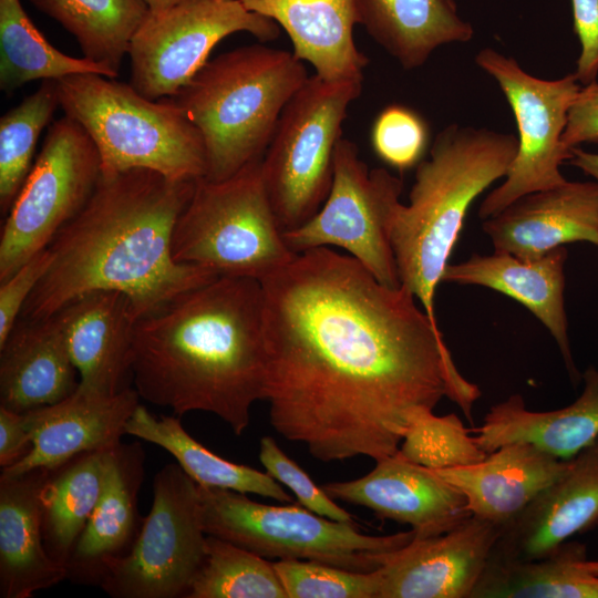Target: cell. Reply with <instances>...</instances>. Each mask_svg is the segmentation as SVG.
Segmentation results:
<instances>
[{
	"label": "cell",
	"mask_w": 598,
	"mask_h": 598,
	"mask_svg": "<svg viewBox=\"0 0 598 598\" xmlns=\"http://www.w3.org/2000/svg\"><path fill=\"white\" fill-rule=\"evenodd\" d=\"M78 41L83 58L120 73L150 9L144 0H30Z\"/></svg>",
	"instance_id": "obj_33"
},
{
	"label": "cell",
	"mask_w": 598,
	"mask_h": 598,
	"mask_svg": "<svg viewBox=\"0 0 598 598\" xmlns=\"http://www.w3.org/2000/svg\"><path fill=\"white\" fill-rule=\"evenodd\" d=\"M60 106L94 142L103 175L147 168L172 179L206 175L203 136L169 97L153 101L130 83L95 73L56 81Z\"/></svg>",
	"instance_id": "obj_6"
},
{
	"label": "cell",
	"mask_w": 598,
	"mask_h": 598,
	"mask_svg": "<svg viewBox=\"0 0 598 598\" xmlns=\"http://www.w3.org/2000/svg\"><path fill=\"white\" fill-rule=\"evenodd\" d=\"M518 140L487 128L451 124L434 138L430 158L417 164L409 204L391 229L400 283L439 327L435 291L473 200L506 176Z\"/></svg>",
	"instance_id": "obj_4"
},
{
	"label": "cell",
	"mask_w": 598,
	"mask_h": 598,
	"mask_svg": "<svg viewBox=\"0 0 598 598\" xmlns=\"http://www.w3.org/2000/svg\"><path fill=\"white\" fill-rule=\"evenodd\" d=\"M567 148L581 143H598V83L585 85L578 92L569 109L567 124L563 134Z\"/></svg>",
	"instance_id": "obj_42"
},
{
	"label": "cell",
	"mask_w": 598,
	"mask_h": 598,
	"mask_svg": "<svg viewBox=\"0 0 598 598\" xmlns=\"http://www.w3.org/2000/svg\"><path fill=\"white\" fill-rule=\"evenodd\" d=\"M32 448V436L24 413L0 406V466L9 467Z\"/></svg>",
	"instance_id": "obj_43"
},
{
	"label": "cell",
	"mask_w": 598,
	"mask_h": 598,
	"mask_svg": "<svg viewBox=\"0 0 598 598\" xmlns=\"http://www.w3.org/2000/svg\"><path fill=\"white\" fill-rule=\"evenodd\" d=\"M402 181L385 168H369L357 145L344 137L337 143L330 192L306 223L283 231L288 247L300 254L339 247L358 260L381 283L401 286L391 229L402 193Z\"/></svg>",
	"instance_id": "obj_11"
},
{
	"label": "cell",
	"mask_w": 598,
	"mask_h": 598,
	"mask_svg": "<svg viewBox=\"0 0 598 598\" xmlns=\"http://www.w3.org/2000/svg\"><path fill=\"white\" fill-rule=\"evenodd\" d=\"M125 431L172 454L197 485L256 494L282 503L292 502L281 484L267 472L230 462L206 448L186 432L179 416L156 417L138 404Z\"/></svg>",
	"instance_id": "obj_30"
},
{
	"label": "cell",
	"mask_w": 598,
	"mask_h": 598,
	"mask_svg": "<svg viewBox=\"0 0 598 598\" xmlns=\"http://www.w3.org/2000/svg\"><path fill=\"white\" fill-rule=\"evenodd\" d=\"M236 32L270 41L280 27L239 0H181L148 11L128 47L130 84L148 100L171 97L208 61L213 48Z\"/></svg>",
	"instance_id": "obj_14"
},
{
	"label": "cell",
	"mask_w": 598,
	"mask_h": 598,
	"mask_svg": "<svg viewBox=\"0 0 598 598\" xmlns=\"http://www.w3.org/2000/svg\"><path fill=\"white\" fill-rule=\"evenodd\" d=\"M427 142L429 128L425 121L415 111L400 104L384 107L371 131L375 154L400 171L421 162Z\"/></svg>",
	"instance_id": "obj_38"
},
{
	"label": "cell",
	"mask_w": 598,
	"mask_h": 598,
	"mask_svg": "<svg viewBox=\"0 0 598 598\" xmlns=\"http://www.w3.org/2000/svg\"><path fill=\"white\" fill-rule=\"evenodd\" d=\"M172 254L177 262L259 281L296 257L270 204L261 159L224 181L196 179L174 226Z\"/></svg>",
	"instance_id": "obj_7"
},
{
	"label": "cell",
	"mask_w": 598,
	"mask_h": 598,
	"mask_svg": "<svg viewBox=\"0 0 598 598\" xmlns=\"http://www.w3.org/2000/svg\"><path fill=\"white\" fill-rule=\"evenodd\" d=\"M150 11H159L167 9L181 0H144Z\"/></svg>",
	"instance_id": "obj_45"
},
{
	"label": "cell",
	"mask_w": 598,
	"mask_h": 598,
	"mask_svg": "<svg viewBox=\"0 0 598 598\" xmlns=\"http://www.w3.org/2000/svg\"><path fill=\"white\" fill-rule=\"evenodd\" d=\"M60 106L55 80H43L38 90L24 97L0 118V209L10 210L30 169L42 130Z\"/></svg>",
	"instance_id": "obj_35"
},
{
	"label": "cell",
	"mask_w": 598,
	"mask_h": 598,
	"mask_svg": "<svg viewBox=\"0 0 598 598\" xmlns=\"http://www.w3.org/2000/svg\"><path fill=\"white\" fill-rule=\"evenodd\" d=\"M570 152V164L594 177L596 183H598V154L584 151L578 146L571 147Z\"/></svg>",
	"instance_id": "obj_44"
},
{
	"label": "cell",
	"mask_w": 598,
	"mask_h": 598,
	"mask_svg": "<svg viewBox=\"0 0 598 598\" xmlns=\"http://www.w3.org/2000/svg\"><path fill=\"white\" fill-rule=\"evenodd\" d=\"M496 251L535 260L574 241L598 246V183L565 184L527 194L484 219Z\"/></svg>",
	"instance_id": "obj_20"
},
{
	"label": "cell",
	"mask_w": 598,
	"mask_h": 598,
	"mask_svg": "<svg viewBox=\"0 0 598 598\" xmlns=\"http://www.w3.org/2000/svg\"><path fill=\"white\" fill-rule=\"evenodd\" d=\"M186 598L288 597L271 561L207 535L205 558Z\"/></svg>",
	"instance_id": "obj_34"
},
{
	"label": "cell",
	"mask_w": 598,
	"mask_h": 598,
	"mask_svg": "<svg viewBox=\"0 0 598 598\" xmlns=\"http://www.w3.org/2000/svg\"><path fill=\"white\" fill-rule=\"evenodd\" d=\"M51 260L47 247L0 281V346L20 318L23 306L48 271Z\"/></svg>",
	"instance_id": "obj_40"
},
{
	"label": "cell",
	"mask_w": 598,
	"mask_h": 598,
	"mask_svg": "<svg viewBox=\"0 0 598 598\" xmlns=\"http://www.w3.org/2000/svg\"><path fill=\"white\" fill-rule=\"evenodd\" d=\"M140 398L130 386L113 395L78 388L58 403L24 412L32 448L1 473L16 475L38 467L52 470L79 454L117 445L126 434V424Z\"/></svg>",
	"instance_id": "obj_18"
},
{
	"label": "cell",
	"mask_w": 598,
	"mask_h": 598,
	"mask_svg": "<svg viewBox=\"0 0 598 598\" xmlns=\"http://www.w3.org/2000/svg\"><path fill=\"white\" fill-rule=\"evenodd\" d=\"M101 175L99 151L82 125L68 115L52 122L2 225L0 281L49 246L87 203Z\"/></svg>",
	"instance_id": "obj_12"
},
{
	"label": "cell",
	"mask_w": 598,
	"mask_h": 598,
	"mask_svg": "<svg viewBox=\"0 0 598 598\" xmlns=\"http://www.w3.org/2000/svg\"><path fill=\"white\" fill-rule=\"evenodd\" d=\"M471 598H598V574L586 545L569 539L537 560L488 561Z\"/></svg>",
	"instance_id": "obj_31"
},
{
	"label": "cell",
	"mask_w": 598,
	"mask_h": 598,
	"mask_svg": "<svg viewBox=\"0 0 598 598\" xmlns=\"http://www.w3.org/2000/svg\"><path fill=\"white\" fill-rule=\"evenodd\" d=\"M526 442L505 444L475 464L434 470L465 497L472 516L503 526L569 466Z\"/></svg>",
	"instance_id": "obj_22"
},
{
	"label": "cell",
	"mask_w": 598,
	"mask_h": 598,
	"mask_svg": "<svg viewBox=\"0 0 598 598\" xmlns=\"http://www.w3.org/2000/svg\"><path fill=\"white\" fill-rule=\"evenodd\" d=\"M197 486L206 535L264 558L313 560L370 573L415 538L413 530L368 535L354 522L333 520L300 504L268 505L243 493Z\"/></svg>",
	"instance_id": "obj_8"
},
{
	"label": "cell",
	"mask_w": 598,
	"mask_h": 598,
	"mask_svg": "<svg viewBox=\"0 0 598 598\" xmlns=\"http://www.w3.org/2000/svg\"><path fill=\"white\" fill-rule=\"evenodd\" d=\"M358 7L360 24L406 70L422 66L439 47L474 34L454 0H358Z\"/></svg>",
	"instance_id": "obj_28"
},
{
	"label": "cell",
	"mask_w": 598,
	"mask_h": 598,
	"mask_svg": "<svg viewBox=\"0 0 598 598\" xmlns=\"http://www.w3.org/2000/svg\"><path fill=\"white\" fill-rule=\"evenodd\" d=\"M566 247H557L535 260L494 251L473 255L465 261L448 264L442 282L483 286L502 292L526 307L549 331L564 359L570 380L579 373L571 355L564 303Z\"/></svg>",
	"instance_id": "obj_21"
},
{
	"label": "cell",
	"mask_w": 598,
	"mask_h": 598,
	"mask_svg": "<svg viewBox=\"0 0 598 598\" xmlns=\"http://www.w3.org/2000/svg\"><path fill=\"white\" fill-rule=\"evenodd\" d=\"M308 78L293 53L251 44L208 60L171 96L203 136L205 178L224 181L260 161L285 106Z\"/></svg>",
	"instance_id": "obj_5"
},
{
	"label": "cell",
	"mask_w": 598,
	"mask_h": 598,
	"mask_svg": "<svg viewBox=\"0 0 598 598\" xmlns=\"http://www.w3.org/2000/svg\"><path fill=\"white\" fill-rule=\"evenodd\" d=\"M48 468L0 476V596L31 598L68 578L45 550L40 494Z\"/></svg>",
	"instance_id": "obj_26"
},
{
	"label": "cell",
	"mask_w": 598,
	"mask_h": 598,
	"mask_svg": "<svg viewBox=\"0 0 598 598\" xmlns=\"http://www.w3.org/2000/svg\"><path fill=\"white\" fill-rule=\"evenodd\" d=\"M289 35L293 55L329 82L362 81L369 59L355 45L358 0H239Z\"/></svg>",
	"instance_id": "obj_23"
},
{
	"label": "cell",
	"mask_w": 598,
	"mask_h": 598,
	"mask_svg": "<svg viewBox=\"0 0 598 598\" xmlns=\"http://www.w3.org/2000/svg\"><path fill=\"white\" fill-rule=\"evenodd\" d=\"M260 283L269 421L313 458L390 456L412 412L443 398L472 422L478 386L403 286L328 247L297 254Z\"/></svg>",
	"instance_id": "obj_1"
},
{
	"label": "cell",
	"mask_w": 598,
	"mask_h": 598,
	"mask_svg": "<svg viewBox=\"0 0 598 598\" xmlns=\"http://www.w3.org/2000/svg\"><path fill=\"white\" fill-rule=\"evenodd\" d=\"M288 598H377L379 575L313 560L272 561Z\"/></svg>",
	"instance_id": "obj_37"
},
{
	"label": "cell",
	"mask_w": 598,
	"mask_h": 598,
	"mask_svg": "<svg viewBox=\"0 0 598 598\" xmlns=\"http://www.w3.org/2000/svg\"><path fill=\"white\" fill-rule=\"evenodd\" d=\"M470 432L455 413L439 416L432 409L419 408L410 416L399 450L408 460L431 470L466 466L488 454Z\"/></svg>",
	"instance_id": "obj_36"
},
{
	"label": "cell",
	"mask_w": 598,
	"mask_h": 598,
	"mask_svg": "<svg viewBox=\"0 0 598 598\" xmlns=\"http://www.w3.org/2000/svg\"><path fill=\"white\" fill-rule=\"evenodd\" d=\"M79 383L55 318L20 317L0 346V406L24 413L51 405L74 393Z\"/></svg>",
	"instance_id": "obj_25"
},
{
	"label": "cell",
	"mask_w": 598,
	"mask_h": 598,
	"mask_svg": "<svg viewBox=\"0 0 598 598\" xmlns=\"http://www.w3.org/2000/svg\"><path fill=\"white\" fill-rule=\"evenodd\" d=\"M112 447L79 454L49 471L40 494L45 550L65 567L104 489Z\"/></svg>",
	"instance_id": "obj_29"
},
{
	"label": "cell",
	"mask_w": 598,
	"mask_h": 598,
	"mask_svg": "<svg viewBox=\"0 0 598 598\" xmlns=\"http://www.w3.org/2000/svg\"><path fill=\"white\" fill-rule=\"evenodd\" d=\"M598 525V439L570 458L568 468L501 527L491 563L544 558Z\"/></svg>",
	"instance_id": "obj_17"
},
{
	"label": "cell",
	"mask_w": 598,
	"mask_h": 598,
	"mask_svg": "<svg viewBox=\"0 0 598 598\" xmlns=\"http://www.w3.org/2000/svg\"><path fill=\"white\" fill-rule=\"evenodd\" d=\"M259 460L266 472L287 486L299 504L309 511L339 522H353L352 515L337 505L292 458L287 456L272 436H264L259 444Z\"/></svg>",
	"instance_id": "obj_39"
},
{
	"label": "cell",
	"mask_w": 598,
	"mask_h": 598,
	"mask_svg": "<svg viewBox=\"0 0 598 598\" xmlns=\"http://www.w3.org/2000/svg\"><path fill=\"white\" fill-rule=\"evenodd\" d=\"M132 379L147 402L212 413L241 435L265 400L260 281L219 276L138 318Z\"/></svg>",
	"instance_id": "obj_3"
},
{
	"label": "cell",
	"mask_w": 598,
	"mask_h": 598,
	"mask_svg": "<svg viewBox=\"0 0 598 598\" xmlns=\"http://www.w3.org/2000/svg\"><path fill=\"white\" fill-rule=\"evenodd\" d=\"M476 64L496 80L515 115L518 148L505 182L480 206L482 219L492 217L516 199L567 182L560 165L571 152L563 144L567 117L580 85L575 74L557 80L538 79L517 61L491 48L475 56Z\"/></svg>",
	"instance_id": "obj_13"
},
{
	"label": "cell",
	"mask_w": 598,
	"mask_h": 598,
	"mask_svg": "<svg viewBox=\"0 0 598 598\" xmlns=\"http://www.w3.org/2000/svg\"><path fill=\"white\" fill-rule=\"evenodd\" d=\"M499 530L471 516L442 535L414 538L377 569V598H471Z\"/></svg>",
	"instance_id": "obj_16"
},
{
	"label": "cell",
	"mask_w": 598,
	"mask_h": 598,
	"mask_svg": "<svg viewBox=\"0 0 598 598\" xmlns=\"http://www.w3.org/2000/svg\"><path fill=\"white\" fill-rule=\"evenodd\" d=\"M332 499L365 507L382 519L409 525L416 539L442 535L471 517L464 495L434 470L400 452L367 475L322 486Z\"/></svg>",
	"instance_id": "obj_15"
},
{
	"label": "cell",
	"mask_w": 598,
	"mask_h": 598,
	"mask_svg": "<svg viewBox=\"0 0 598 598\" xmlns=\"http://www.w3.org/2000/svg\"><path fill=\"white\" fill-rule=\"evenodd\" d=\"M581 378V394L557 410H528L520 394L491 406L481 426L471 430L480 447L492 453L526 442L561 460L576 456L598 439V369L588 367Z\"/></svg>",
	"instance_id": "obj_27"
},
{
	"label": "cell",
	"mask_w": 598,
	"mask_h": 598,
	"mask_svg": "<svg viewBox=\"0 0 598 598\" xmlns=\"http://www.w3.org/2000/svg\"><path fill=\"white\" fill-rule=\"evenodd\" d=\"M597 528H598V525H597Z\"/></svg>",
	"instance_id": "obj_46"
},
{
	"label": "cell",
	"mask_w": 598,
	"mask_h": 598,
	"mask_svg": "<svg viewBox=\"0 0 598 598\" xmlns=\"http://www.w3.org/2000/svg\"><path fill=\"white\" fill-rule=\"evenodd\" d=\"M206 536L196 482L167 464L154 477L152 507L136 539L105 564L99 586L115 598H186Z\"/></svg>",
	"instance_id": "obj_10"
},
{
	"label": "cell",
	"mask_w": 598,
	"mask_h": 598,
	"mask_svg": "<svg viewBox=\"0 0 598 598\" xmlns=\"http://www.w3.org/2000/svg\"><path fill=\"white\" fill-rule=\"evenodd\" d=\"M80 377L79 389L113 395L128 388L137 316L126 295L86 292L52 315Z\"/></svg>",
	"instance_id": "obj_19"
},
{
	"label": "cell",
	"mask_w": 598,
	"mask_h": 598,
	"mask_svg": "<svg viewBox=\"0 0 598 598\" xmlns=\"http://www.w3.org/2000/svg\"><path fill=\"white\" fill-rule=\"evenodd\" d=\"M571 7L574 30L581 45L574 74L587 85L598 75V0H571Z\"/></svg>",
	"instance_id": "obj_41"
},
{
	"label": "cell",
	"mask_w": 598,
	"mask_h": 598,
	"mask_svg": "<svg viewBox=\"0 0 598 598\" xmlns=\"http://www.w3.org/2000/svg\"><path fill=\"white\" fill-rule=\"evenodd\" d=\"M144 460L137 442H121L110 450L104 489L65 564L71 580L100 585L105 564L132 547L143 523L137 495Z\"/></svg>",
	"instance_id": "obj_24"
},
{
	"label": "cell",
	"mask_w": 598,
	"mask_h": 598,
	"mask_svg": "<svg viewBox=\"0 0 598 598\" xmlns=\"http://www.w3.org/2000/svg\"><path fill=\"white\" fill-rule=\"evenodd\" d=\"M79 73L115 79L113 70L54 48L34 25L20 0H0V89L11 95L28 82Z\"/></svg>",
	"instance_id": "obj_32"
},
{
	"label": "cell",
	"mask_w": 598,
	"mask_h": 598,
	"mask_svg": "<svg viewBox=\"0 0 598 598\" xmlns=\"http://www.w3.org/2000/svg\"><path fill=\"white\" fill-rule=\"evenodd\" d=\"M361 90L362 81L329 82L313 74L285 106L261 158L264 183L282 231L309 220L326 200L342 124Z\"/></svg>",
	"instance_id": "obj_9"
},
{
	"label": "cell",
	"mask_w": 598,
	"mask_h": 598,
	"mask_svg": "<svg viewBox=\"0 0 598 598\" xmlns=\"http://www.w3.org/2000/svg\"><path fill=\"white\" fill-rule=\"evenodd\" d=\"M195 182L147 168L102 174L84 207L49 244L51 265L20 317L49 318L86 292L116 290L141 318L219 277L172 254L174 226Z\"/></svg>",
	"instance_id": "obj_2"
}]
</instances>
